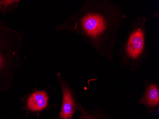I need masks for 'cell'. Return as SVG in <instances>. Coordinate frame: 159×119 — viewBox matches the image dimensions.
I'll use <instances>...</instances> for the list:
<instances>
[{
    "mask_svg": "<svg viewBox=\"0 0 159 119\" xmlns=\"http://www.w3.org/2000/svg\"><path fill=\"white\" fill-rule=\"evenodd\" d=\"M127 18L120 5L109 0H86L54 31L81 36L97 54L112 62L119 31Z\"/></svg>",
    "mask_w": 159,
    "mask_h": 119,
    "instance_id": "1",
    "label": "cell"
},
{
    "mask_svg": "<svg viewBox=\"0 0 159 119\" xmlns=\"http://www.w3.org/2000/svg\"><path fill=\"white\" fill-rule=\"evenodd\" d=\"M147 21L145 16L133 20L128 30L126 38L120 43V62L125 67L138 69L148 56Z\"/></svg>",
    "mask_w": 159,
    "mask_h": 119,
    "instance_id": "2",
    "label": "cell"
},
{
    "mask_svg": "<svg viewBox=\"0 0 159 119\" xmlns=\"http://www.w3.org/2000/svg\"><path fill=\"white\" fill-rule=\"evenodd\" d=\"M26 36L0 19V75L12 71L23 63L20 53Z\"/></svg>",
    "mask_w": 159,
    "mask_h": 119,
    "instance_id": "3",
    "label": "cell"
},
{
    "mask_svg": "<svg viewBox=\"0 0 159 119\" xmlns=\"http://www.w3.org/2000/svg\"><path fill=\"white\" fill-rule=\"evenodd\" d=\"M59 79L62 93V105L60 116L61 119H72L76 103L68 85L61 76L59 77Z\"/></svg>",
    "mask_w": 159,
    "mask_h": 119,
    "instance_id": "4",
    "label": "cell"
},
{
    "mask_svg": "<svg viewBox=\"0 0 159 119\" xmlns=\"http://www.w3.org/2000/svg\"><path fill=\"white\" fill-rule=\"evenodd\" d=\"M49 97L44 91H37L32 93L26 101L27 108L31 111H40L48 104Z\"/></svg>",
    "mask_w": 159,
    "mask_h": 119,
    "instance_id": "5",
    "label": "cell"
},
{
    "mask_svg": "<svg viewBox=\"0 0 159 119\" xmlns=\"http://www.w3.org/2000/svg\"><path fill=\"white\" fill-rule=\"evenodd\" d=\"M140 103L149 107H155L159 104V88L156 84H151L147 87L144 95Z\"/></svg>",
    "mask_w": 159,
    "mask_h": 119,
    "instance_id": "6",
    "label": "cell"
},
{
    "mask_svg": "<svg viewBox=\"0 0 159 119\" xmlns=\"http://www.w3.org/2000/svg\"><path fill=\"white\" fill-rule=\"evenodd\" d=\"M21 2L20 0H0V12L4 16L16 10Z\"/></svg>",
    "mask_w": 159,
    "mask_h": 119,
    "instance_id": "7",
    "label": "cell"
}]
</instances>
